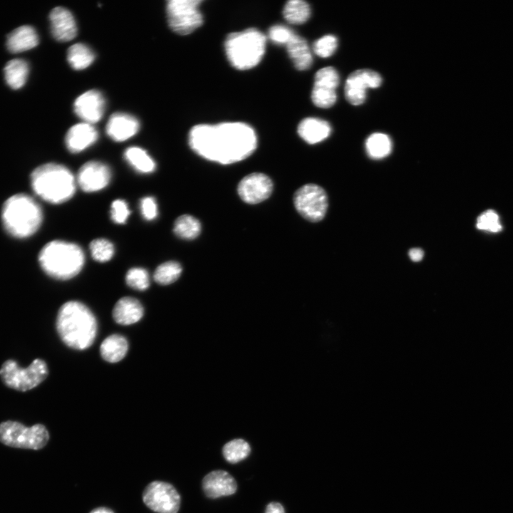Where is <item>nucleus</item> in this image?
Instances as JSON below:
<instances>
[{"mask_svg":"<svg viewBox=\"0 0 513 513\" xmlns=\"http://www.w3.org/2000/svg\"><path fill=\"white\" fill-rule=\"evenodd\" d=\"M189 145L197 155L223 165L247 158L256 150L253 128L241 122L200 124L189 133Z\"/></svg>","mask_w":513,"mask_h":513,"instance_id":"obj_1","label":"nucleus"},{"mask_svg":"<svg viewBox=\"0 0 513 513\" xmlns=\"http://www.w3.org/2000/svg\"><path fill=\"white\" fill-rule=\"evenodd\" d=\"M56 327L63 343L78 351L91 346L98 331L95 315L86 305L78 301H68L60 307Z\"/></svg>","mask_w":513,"mask_h":513,"instance_id":"obj_2","label":"nucleus"},{"mask_svg":"<svg viewBox=\"0 0 513 513\" xmlns=\"http://www.w3.org/2000/svg\"><path fill=\"white\" fill-rule=\"evenodd\" d=\"M33 192L43 200L61 204L75 194L76 179L64 165L50 162L36 167L31 175Z\"/></svg>","mask_w":513,"mask_h":513,"instance_id":"obj_3","label":"nucleus"},{"mask_svg":"<svg viewBox=\"0 0 513 513\" xmlns=\"http://www.w3.org/2000/svg\"><path fill=\"white\" fill-rule=\"evenodd\" d=\"M1 220L9 234L16 238H27L39 229L43 213L33 197L24 193L16 194L4 202Z\"/></svg>","mask_w":513,"mask_h":513,"instance_id":"obj_4","label":"nucleus"},{"mask_svg":"<svg viewBox=\"0 0 513 513\" xmlns=\"http://www.w3.org/2000/svg\"><path fill=\"white\" fill-rule=\"evenodd\" d=\"M38 261L49 276L68 280L81 271L85 262L83 249L78 244L61 240L47 243L40 251Z\"/></svg>","mask_w":513,"mask_h":513,"instance_id":"obj_5","label":"nucleus"},{"mask_svg":"<svg viewBox=\"0 0 513 513\" xmlns=\"http://www.w3.org/2000/svg\"><path fill=\"white\" fill-rule=\"evenodd\" d=\"M266 40L264 34L254 28L229 33L224 42L229 63L239 70L256 66L264 54Z\"/></svg>","mask_w":513,"mask_h":513,"instance_id":"obj_6","label":"nucleus"},{"mask_svg":"<svg viewBox=\"0 0 513 513\" xmlns=\"http://www.w3.org/2000/svg\"><path fill=\"white\" fill-rule=\"evenodd\" d=\"M48 375L46 361L36 358L26 368H21L13 359L5 361L0 368V378L8 388L25 392L41 384Z\"/></svg>","mask_w":513,"mask_h":513,"instance_id":"obj_7","label":"nucleus"},{"mask_svg":"<svg viewBox=\"0 0 513 513\" xmlns=\"http://www.w3.org/2000/svg\"><path fill=\"white\" fill-rule=\"evenodd\" d=\"M49 433L42 424L26 427L18 421L0 423V442L12 447L39 450L47 444Z\"/></svg>","mask_w":513,"mask_h":513,"instance_id":"obj_8","label":"nucleus"},{"mask_svg":"<svg viewBox=\"0 0 513 513\" xmlns=\"http://www.w3.org/2000/svg\"><path fill=\"white\" fill-rule=\"evenodd\" d=\"M201 0H170L166 11L170 28L176 33L187 35L203 24L199 9Z\"/></svg>","mask_w":513,"mask_h":513,"instance_id":"obj_9","label":"nucleus"},{"mask_svg":"<svg viewBox=\"0 0 513 513\" xmlns=\"http://www.w3.org/2000/svg\"><path fill=\"white\" fill-rule=\"evenodd\" d=\"M294 204L306 219L317 222L323 219L328 209L325 190L318 185L310 183L299 187L294 195Z\"/></svg>","mask_w":513,"mask_h":513,"instance_id":"obj_10","label":"nucleus"},{"mask_svg":"<svg viewBox=\"0 0 513 513\" xmlns=\"http://www.w3.org/2000/svg\"><path fill=\"white\" fill-rule=\"evenodd\" d=\"M145 504L157 513H177L181 502L180 495L170 483L153 481L142 492Z\"/></svg>","mask_w":513,"mask_h":513,"instance_id":"obj_11","label":"nucleus"},{"mask_svg":"<svg viewBox=\"0 0 513 513\" xmlns=\"http://www.w3.org/2000/svg\"><path fill=\"white\" fill-rule=\"evenodd\" d=\"M338 84L339 76L334 68L325 67L318 71L311 93L314 104L321 108L333 105L337 98L336 89Z\"/></svg>","mask_w":513,"mask_h":513,"instance_id":"obj_12","label":"nucleus"},{"mask_svg":"<svg viewBox=\"0 0 513 513\" xmlns=\"http://www.w3.org/2000/svg\"><path fill=\"white\" fill-rule=\"evenodd\" d=\"M382 83L381 76L370 69H359L348 77L345 84L346 100L353 105L362 104L366 97L367 88H378Z\"/></svg>","mask_w":513,"mask_h":513,"instance_id":"obj_13","label":"nucleus"},{"mask_svg":"<svg viewBox=\"0 0 513 513\" xmlns=\"http://www.w3.org/2000/svg\"><path fill=\"white\" fill-rule=\"evenodd\" d=\"M273 191V182L266 175L254 172L244 177L238 184L240 198L248 204H257L266 200Z\"/></svg>","mask_w":513,"mask_h":513,"instance_id":"obj_14","label":"nucleus"},{"mask_svg":"<svg viewBox=\"0 0 513 513\" xmlns=\"http://www.w3.org/2000/svg\"><path fill=\"white\" fill-rule=\"evenodd\" d=\"M110 167L99 161H89L79 169L76 182L82 190L94 192L104 189L111 179Z\"/></svg>","mask_w":513,"mask_h":513,"instance_id":"obj_15","label":"nucleus"},{"mask_svg":"<svg viewBox=\"0 0 513 513\" xmlns=\"http://www.w3.org/2000/svg\"><path fill=\"white\" fill-rule=\"evenodd\" d=\"M105 107V98L97 90H90L82 93L73 104L74 111L78 118L92 125L100 120Z\"/></svg>","mask_w":513,"mask_h":513,"instance_id":"obj_16","label":"nucleus"},{"mask_svg":"<svg viewBox=\"0 0 513 513\" xmlns=\"http://www.w3.org/2000/svg\"><path fill=\"white\" fill-rule=\"evenodd\" d=\"M202 484L204 494L210 499L234 494L237 489L235 479L222 470L209 472L204 477Z\"/></svg>","mask_w":513,"mask_h":513,"instance_id":"obj_17","label":"nucleus"},{"mask_svg":"<svg viewBox=\"0 0 513 513\" xmlns=\"http://www.w3.org/2000/svg\"><path fill=\"white\" fill-rule=\"evenodd\" d=\"M51 33L58 41L66 42L77 35V26L71 12L67 9L58 6L49 14Z\"/></svg>","mask_w":513,"mask_h":513,"instance_id":"obj_18","label":"nucleus"},{"mask_svg":"<svg viewBox=\"0 0 513 513\" xmlns=\"http://www.w3.org/2000/svg\"><path fill=\"white\" fill-rule=\"evenodd\" d=\"M138 120L125 113H113L106 125L107 135L115 142H123L134 136L139 130Z\"/></svg>","mask_w":513,"mask_h":513,"instance_id":"obj_19","label":"nucleus"},{"mask_svg":"<svg viewBox=\"0 0 513 513\" xmlns=\"http://www.w3.org/2000/svg\"><path fill=\"white\" fill-rule=\"evenodd\" d=\"M98 138L95 128L88 123L73 125L65 137L67 149L72 153H78L93 145Z\"/></svg>","mask_w":513,"mask_h":513,"instance_id":"obj_20","label":"nucleus"},{"mask_svg":"<svg viewBox=\"0 0 513 513\" xmlns=\"http://www.w3.org/2000/svg\"><path fill=\"white\" fill-rule=\"evenodd\" d=\"M144 308L137 299L124 296L120 299L113 309L114 321L120 325L128 326L137 323L143 316Z\"/></svg>","mask_w":513,"mask_h":513,"instance_id":"obj_21","label":"nucleus"},{"mask_svg":"<svg viewBox=\"0 0 513 513\" xmlns=\"http://www.w3.org/2000/svg\"><path fill=\"white\" fill-rule=\"evenodd\" d=\"M39 38L35 28L31 26H21L7 36L6 46L11 53H20L36 47Z\"/></svg>","mask_w":513,"mask_h":513,"instance_id":"obj_22","label":"nucleus"},{"mask_svg":"<svg viewBox=\"0 0 513 513\" xmlns=\"http://www.w3.org/2000/svg\"><path fill=\"white\" fill-rule=\"evenodd\" d=\"M331 130L328 122L316 118H305L298 126L299 135L309 144H316L324 140L329 136Z\"/></svg>","mask_w":513,"mask_h":513,"instance_id":"obj_23","label":"nucleus"},{"mask_svg":"<svg viewBox=\"0 0 513 513\" xmlns=\"http://www.w3.org/2000/svg\"><path fill=\"white\" fill-rule=\"evenodd\" d=\"M286 49L296 69L305 71L310 68L313 63L312 55L304 38L294 33L286 44Z\"/></svg>","mask_w":513,"mask_h":513,"instance_id":"obj_24","label":"nucleus"},{"mask_svg":"<svg viewBox=\"0 0 513 513\" xmlns=\"http://www.w3.org/2000/svg\"><path fill=\"white\" fill-rule=\"evenodd\" d=\"M128 351L127 339L120 334H112L106 337L100 344V353L103 360L108 363L119 362L126 356Z\"/></svg>","mask_w":513,"mask_h":513,"instance_id":"obj_25","label":"nucleus"},{"mask_svg":"<svg viewBox=\"0 0 513 513\" xmlns=\"http://www.w3.org/2000/svg\"><path fill=\"white\" fill-rule=\"evenodd\" d=\"M124 157L127 162L137 172L142 174H149L155 171L156 164L153 159L142 148L132 146L127 148L124 152Z\"/></svg>","mask_w":513,"mask_h":513,"instance_id":"obj_26","label":"nucleus"},{"mask_svg":"<svg viewBox=\"0 0 513 513\" xmlns=\"http://www.w3.org/2000/svg\"><path fill=\"white\" fill-rule=\"evenodd\" d=\"M4 71L6 83L13 89H19L27 80L29 67L26 61L17 58L9 61Z\"/></svg>","mask_w":513,"mask_h":513,"instance_id":"obj_27","label":"nucleus"},{"mask_svg":"<svg viewBox=\"0 0 513 513\" xmlns=\"http://www.w3.org/2000/svg\"><path fill=\"white\" fill-rule=\"evenodd\" d=\"M94 59L93 51L84 43H75L68 49V62L75 70H83L88 68Z\"/></svg>","mask_w":513,"mask_h":513,"instance_id":"obj_28","label":"nucleus"},{"mask_svg":"<svg viewBox=\"0 0 513 513\" xmlns=\"http://www.w3.org/2000/svg\"><path fill=\"white\" fill-rule=\"evenodd\" d=\"M368 155L373 159H381L388 156L392 150V142L388 135L375 133L370 135L366 141Z\"/></svg>","mask_w":513,"mask_h":513,"instance_id":"obj_29","label":"nucleus"},{"mask_svg":"<svg viewBox=\"0 0 513 513\" xmlns=\"http://www.w3.org/2000/svg\"><path fill=\"white\" fill-rule=\"evenodd\" d=\"M174 233L183 239H194L201 232V224L195 217L183 214L176 219L173 226Z\"/></svg>","mask_w":513,"mask_h":513,"instance_id":"obj_30","label":"nucleus"},{"mask_svg":"<svg viewBox=\"0 0 513 513\" xmlns=\"http://www.w3.org/2000/svg\"><path fill=\"white\" fill-rule=\"evenodd\" d=\"M283 15L290 24H302L310 17L311 9L308 3L301 0H291L286 3Z\"/></svg>","mask_w":513,"mask_h":513,"instance_id":"obj_31","label":"nucleus"},{"mask_svg":"<svg viewBox=\"0 0 513 513\" xmlns=\"http://www.w3.org/2000/svg\"><path fill=\"white\" fill-rule=\"evenodd\" d=\"M251 453L249 444L242 438L233 439L222 447L224 458L229 463L236 464L245 460Z\"/></svg>","mask_w":513,"mask_h":513,"instance_id":"obj_32","label":"nucleus"},{"mask_svg":"<svg viewBox=\"0 0 513 513\" xmlns=\"http://www.w3.org/2000/svg\"><path fill=\"white\" fill-rule=\"evenodd\" d=\"M182 271V266L177 261H166L157 267L154 273V279L160 285H169L179 279Z\"/></svg>","mask_w":513,"mask_h":513,"instance_id":"obj_33","label":"nucleus"},{"mask_svg":"<svg viewBox=\"0 0 513 513\" xmlns=\"http://www.w3.org/2000/svg\"><path fill=\"white\" fill-rule=\"evenodd\" d=\"M89 247L91 256L98 262H106L110 260L115 252L112 242L103 238L93 240Z\"/></svg>","mask_w":513,"mask_h":513,"instance_id":"obj_34","label":"nucleus"},{"mask_svg":"<svg viewBox=\"0 0 513 513\" xmlns=\"http://www.w3.org/2000/svg\"><path fill=\"white\" fill-rule=\"evenodd\" d=\"M125 281L133 289L145 291L150 286L149 274L143 268L133 267L128 271Z\"/></svg>","mask_w":513,"mask_h":513,"instance_id":"obj_35","label":"nucleus"},{"mask_svg":"<svg viewBox=\"0 0 513 513\" xmlns=\"http://www.w3.org/2000/svg\"><path fill=\"white\" fill-rule=\"evenodd\" d=\"M476 227L478 229L497 233L502 230L499 217L496 212L487 210L477 218Z\"/></svg>","mask_w":513,"mask_h":513,"instance_id":"obj_36","label":"nucleus"},{"mask_svg":"<svg viewBox=\"0 0 513 513\" xmlns=\"http://www.w3.org/2000/svg\"><path fill=\"white\" fill-rule=\"evenodd\" d=\"M338 41L336 36L326 35L316 40L313 44L314 52L318 56L327 58L336 51Z\"/></svg>","mask_w":513,"mask_h":513,"instance_id":"obj_37","label":"nucleus"},{"mask_svg":"<svg viewBox=\"0 0 513 513\" xmlns=\"http://www.w3.org/2000/svg\"><path fill=\"white\" fill-rule=\"evenodd\" d=\"M130 214L127 202L120 199L114 200L110 207V217L113 222L124 224Z\"/></svg>","mask_w":513,"mask_h":513,"instance_id":"obj_38","label":"nucleus"},{"mask_svg":"<svg viewBox=\"0 0 513 513\" xmlns=\"http://www.w3.org/2000/svg\"><path fill=\"white\" fill-rule=\"evenodd\" d=\"M294 34L291 29L283 25L272 26L268 33L270 40L279 45H286Z\"/></svg>","mask_w":513,"mask_h":513,"instance_id":"obj_39","label":"nucleus"},{"mask_svg":"<svg viewBox=\"0 0 513 513\" xmlns=\"http://www.w3.org/2000/svg\"><path fill=\"white\" fill-rule=\"evenodd\" d=\"M140 212L143 218L147 221L155 219L158 214L156 200L152 197H145L140 200Z\"/></svg>","mask_w":513,"mask_h":513,"instance_id":"obj_40","label":"nucleus"},{"mask_svg":"<svg viewBox=\"0 0 513 513\" xmlns=\"http://www.w3.org/2000/svg\"><path fill=\"white\" fill-rule=\"evenodd\" d=\"M264 513H286L283 505L277 502H271L269 503Z\"/></svg>","mask_w":513,"mask_h":513,"instance_id":"obj_41","label":"nucleus"},{"mask_svg":"<svg viewBox=\"0 0 513 513\" xmlns=\"http://www.w3.org/2000/svg\"><path fill=\"white\" fill-rule=\"evenodd\" d=\"M408 254L412 261L417 262L422 260L424 252L421 249L413 248L409 251Z\"/></svg>","mask_w":513,"mask_h":513,"instance_id":"obj_42","label":"nucleus"},{"mask_svg":"<svg viewBox=\"0 0 513 513\" xmlns=\"http://www.w3.org/2000/svg\"><path fill=\"white\" fill-rule=\"evenodd\" d=\"M90 513H114V512L108 507H100L93 509Z\"/></svg>","mask_w":513,"mask_h":513,"instance_id":"obj_43","label":"nucleus"}]
</instances>
